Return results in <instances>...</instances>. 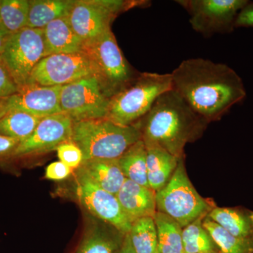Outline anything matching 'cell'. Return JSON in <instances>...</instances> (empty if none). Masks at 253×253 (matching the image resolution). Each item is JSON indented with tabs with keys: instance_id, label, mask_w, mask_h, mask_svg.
I'll return each instance as SVG.
<instances>
[{
	"instance_id": "obj_1",
	"label": "cell",
	"mask_w": 253,
	"mask_h": 253,
	"mask_svg": "<svg viewBox=\"0 0 253 253\" xmlns=\"http://www.w3.org/2000/svg\"><path fill=\"white\" fill-rule=\"evenodd\" d=\"M170 74L172 89L208 122L219 121L247 94L242 78L224 63L186 59Z\"/></svg>"
},
{
	"instance_id": "obj_2",
	"label": "cell",
	"mask_w": 253,
	"mask_h": 253,
	"mask_svg": "<svg viewBox=\"0 0 253 253\" xmlns=\"http://www.w3.org/2000/svg\"><path fill=\"white\" fill-rule=\"evenodd\" d=\"M208 123L172 89L161 94L135 125L144 142L157 144L181 158L186 144L197 138Z\"/></svg>"
},
{
	"instance_id": "obj_3",
	"label": "cell",
	"mask_w": 253,
	"mask_h": 253,
	"mask_svg": "<svg viewBox=\"0 0 253 253\" xmlns=\"http://www.w3.org/2000/svg\"><path fill=\"white\" fill-rule=\"evenodd\" d=\"M141 139L136 125L123 126L107 118L73 123L71 141L81 149L83 161L118 159Z\"/></svg>"
},
{
	"instance_id": "obj_4",
	"label": "cell",
	"mask_w": 253,
	"mask_h": 253,
	"mask_svg": "<svg viewBox=\"0 0 253 253\" xmlns=\"http://www.w3.org/2000/svg\"><path fill=\"white\" fill-rule=\"evenodd\" d=\"M172 89L170 73H141L110 99L106 118L121 126H134L161 94Z\"/></svg>"
},
{
	"instance_id": "obj_5",
	"label": "cell",
	"mask_w": 253,
	"mask_h": 253,
	"mask_svg": "<svg viewBox=\"0 0 253 253\" xmlns=\"http://www.w3.org/2000/svg\"><path fill=\"white\" fill-rule=\"evenodd\" d=\"M156 209L176 221L181 228L212 211L211 205L196 191L181 158L170 180L156 192Z\"/></svg>"
},
{
	"instance_id": "obj_6",
	"label": "cell",
	"mask_w": 253,
	"mask_h": 253,
	"mask_svg": "<svg viewBox=\"0 0 253 253\" xmlns=\"http://www.w3.org/2000/svg\"><path fill=\"white\" fill-rule=\"evenodd\" d=\"M137 4L120 0H76L68 18L85 48L111 29L118 14Z\"/></svg>"
},
{
	"instance_id": "obj_7",
	"label": "cell",
	"mask_w": 253,
	"mask_h": 253,
	"mask_svg": "<svg viewBox=\"0 0 253 253\" xmlns=\"http://www.w3.org/2000/svg\"><path fill=\"white\" fill-rule=\"evenodd\" d=\"M84 50L96 66L98 79L109 99L137 77L125 59L111 29Z\"/></svg>"
},
{
	"instance_id": "obj_8",
	"label": "cell",
	"mask_w": 253,
	"mask_h": 253,
	"mask_svg": "<svg viewBox=\"0 0 253 253\" xmlns=\"http://www.w3.org/2000/svg\"><path fill=\"white\" fill-rule=\"evenodd\" d=\"M94 76L98 78L97 69L85 50L73 54H51L37 64L27 85L63 86Z\"/></svg>"
},
{
	"instance_id": "obj_9",
	"label": "cell",
	"mask_w": 253,
	"mask_h": 253,
	"mask_svg": "<svg viewBox=\"0 0 253 253\" xmlns=\"http://www.w3.org/2000/svg\"><path fill=\"white\" fill-rule=\"evenodd\" d=\"M44 53V30L26 27L9 37L0 56L20 89L27 85Z\"/></svg>"
},
{
	"instance_id": "obj_10",
	"label": "cell",
	"mask_w": 253,
	"mask_h": 253,
	"mask_svg": "<svg viewBox=\"0 0 253 253\" xmlns=\"http://www.w3.org/2000/svg\"><path fill=\"white\" fill-rule=\"evenodd\" d=\"M109 100L95 76L61 86L60 91L61 112L73 123L106 118Z\"/></svg>"
},
{
	"instance_id": "obj_11",
	"label": "cell",
	"mask_w": 253,
	"mask_h": 253,
	"mask_svg": "<svg viewBox=\"0 0 253 253\" xmlns=\"http://www.w3.org/2000/svg\"><path fill=\"white\" fill-rule=\"evenodd\" d=\"M189 13L191 27L204 36L230 33L249 0H179Z\"/></svg>"
},
{
	"instance_id": "obj_12",
	"label": "cell",
	"mask_w": 253,
	"mask_h": 253,
	"mask_svg": "<svg viewBox=\"0 0 253 253\" xmlns=\"http://www.w3.org/2000/svg\"><path fill=\"white\" fill-rule=\"evenodd\" d=\"M75 195L78 202L93 217L111 224L123 234L132 223L124 212L116 196L101 189L80 167L75 169Z\"/></svg>"
},
{
	"instance_id": "obj_13",
	"label": "cell",
	"mask_w": 253,
	"mask_h": 253,
	"mask_svg": "<svg viewBox=\"0 0 253 253\" xmlns=\"http://www.w3.org/2000/svg\"><path fill=\"white\" fill-rule=\"evenodd\" d=\"M73 125L71 118L62 113L42 118L31 135L18 144L11 160L32 157L57 149L63 143L71 140Z\"/></svg>"
},
{
	"instance_id": "obj_14",
	"label": "cell",
	"mask_w": 253,
	"mask_h": 253,
	"mask_svg": "<svg viewBox=\"0 0 253 253\" xmlns=\"http://www.w3.org/2000/svg\"><path fill=\"white\" fill-rule=\"evenodd\" d=\"M61 89V86H23L18 89L16 94L7 98V111H23L40 118L61 113L59 101Z\"/></svg>"
},
{
	"instance_id": "obj_15",
	"label": "cell",
	"mask_w": 253,
	"mask_h": 253,
	"mask_svg": "<svg viewBox=\"0 0 253 253\" xmlns=\"http://www.w3.org/2000/svg\"><path fill=\"white\" fill-rule=\"evenodd\" d=\"M126 235L111 224L91 216L88 218L74 253H118Z\"/></svg>"
},
{
	"instance_id": "obj_16",
	"label": "cell",
	"mask_w": 253,
	"mask_h": 253,
	"mask_svg": "<svg viewBox=\"0 0 253 253\" xmlns=\"http://www.w3.org/2000/svg\"><path fill=\"white\" fill-rule=\"evenodd\" d=\"M116 197L131 223L141 218H154L157 212L154 190L129 179H126Z\"/></svg>"
},
{
	"instance_id": "obj_17",
	"label": "cell",
	"mask_w": 253,
	"mask_h": 253,
	"mask_svg": "<svg viewBox=\"0 0 253 253\" xmlns=\"http://www.w3.org/2000/svg\"><path fill=\"white\" fill-rule=\"evenodd\" d=\"M144 144L146 148L148 181L150 188L157 192L170 180L181 158L173 156L154 143Z\"/></svg>"
},
{
	"instance_id": "obj_18",
	"label": "cell",
	"mask_w": 253,
	"mask_h": 253,
	"mask_svg": "<svg viewBox=\"0 0 253 253\" xmlns=\"http://www.w3.org/2000/svg\"><path fill=\"white\" fill-rule=\"evenodd\" d=\"M44 56L81 52L84 46L73 31L68 16L58 18L44 28Z\"/></svg>"
},
{
	"instance_id": "obj_19",
	"label": "cell",
	"mask_w": 253,
	"mask_h": 253,
	"mask_svg": "<svg viewBox=\"0 0 253 253\" xmlns=\"http://www.w3.org/2000/svg\"><path fill=\"white\" fill-rule=\"evenodd\" d=\"M81 168L96 185L115 196L126 179L118 159L89 160L83 161Z\"/></svg>"
},
{
	"instance_id": "obj_20",
	"label": "cell",
	"mask_w": 253,
	"mask_h": 253,
	"mask_svg": "<svg viewBox=\"0 0 253 253\" xmlns=\"http://www.w3.org/2000/svg\"><path fill=\"white\" fill-rule=\"evenodd\" d=\"M232 235L253 240V212L241 208H215L208 214Z\"/></svg>"
},
{
	"instance_id": "obj_21",
	"label": "cell",
	"mask_w": 253,
	"mask_h": 253,
	"mask_svg": "<svg viewBox=\"0 0 253 253\" xmlns=\"http://www.w3.org/2000/svg\"><path fill=\"white\" fill-rule=\"evenodd\" d=\"M27 27L44 29L51 21L68 16L76 0H29Z\"/></svg>"
},
{
	"instance_id": "obj_22",
	"label": "cell",
	"mask_w": 253,
	"mask_h": 253,
	"mask_svg": "<svg viewBox=\"0 0 253 253\" xmlns=\"http://www.w3.org/2000/svg\"><path fill=\"white\" fill-rule=\"evenodd\" d=\"M118 161L126 179L150 188L146 164V148L142 139L126 150L118 158Z\"/></svg>"
},
{
	"instance_id": "obj_23",
	"label": "cell",
	"mask_w": 253,
	"mask_h": 253,
	"mask_svg": "<svg viewBox=\"0 0 253 253\" xmlns=\"http://www.w3.org/2000/svg\"><path fill=\"white\" fill-rule=\"evenodd\" d=\"M158 235L156 253H184L183 228L169 216L156 212L154 217Z\"/></svg>"
},
{
	"instance_id": "obj_24",
	"label": "cell",
	"mask_w": 253,
	"mask_h": 253,
	"mask_svg": "<svg viewBox=\"0 0 253 253\" xmlns=\"http://www.w3.org/2000/svg\"><path fill=\"white\" fill-rule=\"evenodd\" d=\"M41 119L23 111L10 110L0 118V134L21 142L31 135Z\"/></svg>"
},
{
	"instance_id": "obj_25",
	"label": "cell",
	"mask_w": 253,
	"mask_h": 253,
	"mask_svg": "<svg viewBox=\"0 0 253 253\" xmlns=\"http://www.w3.org/2000/svg\"><path fill=\"white\" fill-rule=\"evenodd\" d=\"M220 253H253V240L243 239L232 235L208 216L203 221Z\"/></svg>"
},
{
	"instance_id": "obj_26",
	"label": "cell",
	"mask_w": 253,
	"mask_h": 253,
	"mask_svg": "<svg viewBox=\"0 0 253 253\" xmlns=\"http://www.w3.org/2000/svg\"><path fill=\"white\" fill-rule=\"evenodd\" d=\"M206 217H200L183 228L184 253H219L215 243L203 225Z\"/></svg>"
},
{
	"instance_id": "obj_27",
	"label": "cell",
	"mask_w": 253,
	"mask_h": 253,
	"mask_svg": "<svg viewBox=\"0 0 253 253\" xmlns=\"http://www.w3.org/2000/svg\"><path fill=\"white\" fill-rule=\"evenodd\" d=\"M29 0H0V24L10 35L27 27Z\"/></svg>"
},
{
	"instance_id": "obj_28",
	"label": "cell",
	"mask_w": 253,
	"mask_h": 253,
	"mask_svg": "<svg viewBox=\"0 0 253 253\" xmlns=\"http://www.w3.org/2000/svg\"><path fill=\"white\" fill-rule=\"evenodd\" d=\"M128 234L136 253H156L158 235L154 218L134 221Z\"/></svg>"
},
{
	"instance_id": "obj_29",
	"label": "cell",
	"mask_w": 253,
	"mask_h": 253,
	"mask_svg": "<svg viewBox=\"0 0 253 253\" xmlns=\"http://www.w3.org/2000/svg\"><path fill=\"white\" fill-rule=\"evenodd\" d=\"M60 161L68 167L76 169L81 167L83 162V155L79 147L70 140L60 145L56 149Z\"/></svg>"
},
{
	"instance_id": "obj_30",
	"label": "cell",
	"mask_w": 253,
	"mask_h": 253,
	"mask_svg": "<svg viewBox=\"0 0 253 253\" xmlns=\"http://www.w3.org/2000/svg\"><path fill=\"white\" fill-rule=\"evenodd\" d=\"M18 91V86L0 56V98L6 99Z\"/></svg>"
},
{
	"instance_id": "obj_31",
	"label": "cell",
	"mask_w": 253,
	"mask_h": 253,
	"mask_svg": "<svg viewBox=\"0 0 253 253\" xmlns=\"http://www.w3.org/2000/svg\"><path fill=\"white\" fill-rule=\"evenodd\" d=\"M74 172V169L68 167L61 161L50 163L45 169V178L49 180L60 181L68 179Z\"/></svg>"
},
{
	"instance_id": "obj_32",
	"label": "cell",
	"mask_w": 253,
	"mask_h": 253,
	"mask_svg": "<svg viewBox=\"0 0 253 253\" xmlns=\"http://www.w3.org/2000/svg\"><path fill=\"white\" fill-rule=\"evenodd\" d=\"M21 141L0 134V161H9Z\"/></svg>"
},
{
	"instance_id": "obj_33",
	"label": "cell",
	"mask_w": 253,
	"mask_h": 253,
	"mask_svg": "<svg viewBox=\"0 0 253 253\" xmlns=\"http://www.w3.org/2000/svg\"><path fill=\"white\" fill-rule=\"evenodd\" d=\"M235 28H253V2L249 1L240 11L236 18Z\"/></svg>"
},
{
	"instance_id": "obj_34",
	"label": "cell",
	"mask_w": 253,
	"mask_h": 253,
	"mask_svg": "<svg viewBox=\"0 0 253 253\" xmlns=\"http://www.w3.org/2000/svg\"><path fill=\"white\" fill-rule=\"evenodd\" d=\"M118 253H136L134 249H133L132 245H131L129 234H126L125 236L122 247H121V249H120Z\"/></svg>"
},
{
	"instance_id": "obj_35",
	"label": "cell",
	"mask_w": 253,
	"mask_h": 253,
	"mask_svg": "<svg viewBox=\"0 0 253 253\" xmlns=\"http://www.w3.org/2000/svg\"><path fill=\"white\" fill-rule=\"evenodd\" d=\"M11 35H10L9 33L6 31L2 26L0 24V54L2 53L3 50H4L5 45H6V42H7L8 40H9V37Z\"/></svg>"
},
{
	"instance_id": "obj_36",
	"label": "cell",
	"mask_w": 253,
	"mask_h": 253,
	"mask_svg": "<svg viewBox=\"0 0 253 253\" xmlns=\"http://www.w3.org/2000/svg\"><path fill=\"white\" fill-rule=\"evenodd\" d=\"M6 100H7V98H6V99H2V98H0V118L2 117L5 113H6V111H7V105H6Z\"/></svg>"
}]
</instances>
